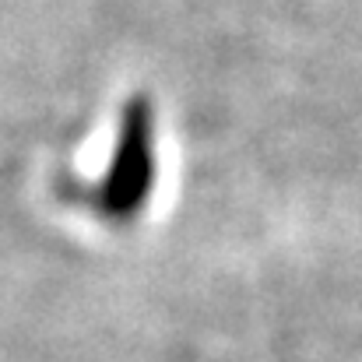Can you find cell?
<instances>
[{
  "label": "cell",
  "mask_w": 362,
  "mask_h": 362,
  "mask_svg": "<svg viewBox=\"0 0 362 362\" xmlns=\"http://www.w3.org/2000/svg\"><path fill=\"white\" fill-rule=\"evenodd\" d=\"M155 187V106L148 95H130L120 110L117 148L106 176L95 187L78 180H60V197L74 204H92L110 222H130L148 204Z\"/></svg>",
  "instance_id": "cell-1"
}]
</instances>
